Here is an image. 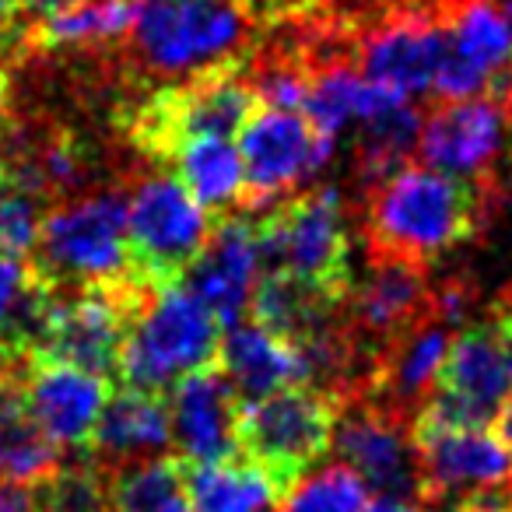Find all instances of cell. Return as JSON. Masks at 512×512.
I'll return each instance as SVG.
<instances>
[{"instance_id":"cell-11","label":"cell","mask_w":512,"mask_h":512,"mask_svg":"<svg viewBox=\"0 0 512 512\" xmlns=\"http://www.w3.org/2000/svg\"><path fill=\"white\" fill-rule=\"evenodd\" d=\"M411 432L421 463V502L456 512L512 491V446L488 425H446L414 414Z\"/></svg>"},{"instance_id":"cell-17","label":"cell","mask_w":512,"mask_h":512,"mask_svg":"<svg viewBox=\"0 0 512 512\" xmlns=\"http://www.w3.org/2000/svg\"><path fill=\"white\" fill-rule=\"evenodd\" d=\"M344 306H348L344 323L351 337L383 358L393 341L411 334L418 323L432 316V288H428L425 264L369 253V271L358 285L351 281Z\"/></svg>"},{"instance_id":"cell-33","label":"cell","mask_w":512,"mask_h":512,"mask_svg":"<svg viewBox=\"0 0 512 512\" xmlns=\"http://www.w3.org/2000/svg\"><path fill=\"white\" fill-rule=\"evenodd\" d=\"M43 200L25 193L22 186L11 179L8 190H0V256H29L39 242V214Z\"/></svg>"},{"instance_id":"cell-22","label":"cell","mask_w":512,"mask_h":512,"mask_svg":"<svg viewBox=\"0 0 512 512\" xmlns=\"http://www.w3.org/2000/svg\"><path fill=\"white\" fill-rule=\"evenodd\" d=\"M218 369L225 372L242 404L302 383V362L295 344L246 320L228 330V337L221 341Z\"/></svg>"},{"instance_id":"cell-16","label":"cell","mask_w":512,"mask_h":512,"mask_svg":"<svg viewBox=\"0 0 512 512\" xmlns=\"http://www.w3.org/2000/svg\"><path fill=\"white\" fill-rule=\"evenodd\" d=\"M446 57L432 92L439 99L491 95L512 67V18L498 0H449L442 8Z\"/></svg>"},{"instance_id":"cell-31","label":"cell","mask_w":512,"mask_h":512,"mask_svg":"<svg viewBox=\"0 0 512 512\" xmlns=\"http://www.w3.org/2000/svg\"><path fill=\"white\" fill-rule=\"evenodd\" d=\"M369 484L344 463L320 470L309 481H295L281 498V512H365Z\"/></svg>"},{"instance_id":"cell-3","label":"cell","mask_w":512,"mask_h":512,"mask_svg":"<svg viewBox=\"0 0 512 512\" xmlns=\"http://www.w3.org/2000/svg\"><path fill=\"white\" fill-rule=\"evenodd\" d=\"M512 400V295L453 334L439 383L418 414L446 425H491Z\"/></svg>"},{"instance_id":"cell-13","label":"cell","mask_w":512,"mask_h":512,"mask_svg":"<svg viewBox=\"0 0 512 512\" xmlns=\"http://www.w3.org/2000/svg\"><path fill=\"white\" fill-rule=\"evenodd\" d=\"M334 137L320 134L299 109L260 106L239 130V158L246 176L242 207H264L292 193L323 169Z\"/></svg>"},{"instance_id":"cell-18","label":"cell","mask_w":512,"mask_h":512,"mask_svg":"<svg viewBox=\"0 0 512 512\" xmlns=\"http://www.w3.org/2000/svg\"><path fill=\"white\" fill-rule=\"evenodd\" d=\"M22 397L32 421L53 446L85 449L92 446L95 425L109 400V386L102 376L74 365L29 358L22 372Z\"/></svg>"},{"instance_id":"cell-28","label":"cell","mask_w":512,"mask_h":512,"mask_svg":"<svg viewBox=\"0 0 512 512\" xmlns=\"http://www.w3.org/2000/svg\"><path fill=\"white\" fill-rule=\"evenodd\" d=\"M421 113L411 106V99H390L376 109L365 123H358L355 141V165L362 186H376L379 179L404 169L411 151L418 148Z\"/></svg>"},{"instance_id":"cell-41","label":"cell","mask_w":512,"mask_h":512,"mask_svg":"<svg viewBox=\"0 0 512 512\" xmlns=\"http://www.w3.org/2000/svg\"><path fill=\"white\" fill-rule=\"evenodd\" d=\"M239 4H246V8H249V0H239Z\"/></svg>"},{"instance_id":"cell-10","label":"cell","mask_w":512,"mask_h":512,"mask_svg":"<svg viewBox=\"0 0 512 512\" xmlns=\"http://www.w3.org/2000/svg\"><path fill=\"white\" fill-rule=\"evenodd\" d=\"M211 211L176 176H151L127 197L130 274L151 288L179 285L211 235Z\"/></svg>"},{"instance_id":"cell-26","label":"cell","mask_w":512,"mask_h":512,"mask_svg":"<svg viewBox=\"0 0 512 512\" xmlns=\"http://www.w3.org/2000/svg\"><path fill=\"white\" fill-rule=\"evenodd\" d=\"M337 309H341V302H334L330 295L271 271L267 278L256 281L249 313H253V320L260 327L271 330V334L299 344L316 337L320 330L334 327Z\"/></svg>"},{"instance_id":"cell-32","label":"cell","mask_w":512,"mask_h":512,"mask_svg":"<svg viewBox=\"0 0 512 512\" xmlns=\"http://www.w3.org/2000/svg\"><path fill=\"white\" fill-rule=\"evenodd\" d=\"M39 509L43 512H109L106 477L95 467H60L53 477L39 481Z\"/></svg>"},{"instance_id":"cell-27","label":"cell","mask_w":512,"mask_h":512,"mask_svg":"<svg viewBox=\"0 0 512 512\" xmlns=\"http://www.w3.org/2000/svg\"><path fill=\"white\" fill-rule=\"evenodd\" d=\"M390 99H397V95L376 88L355 67L327 64L320 71H309V92L302 102V113L320 134L337 137L351 123H365Z\"/></svg>"},{"instance_id":"cell-9","label":"cell","mask_w":512,"mask_h":512,"mask_svg":"<svg viewBox=\"0 0 512 512\" xmlns=\"http://www.w3.org/2000/svg\"><path fill=\"white\" fill-rule=\"evenodd\" d=\"M39 271L53 285H95L130 274L127 197L95 193L53 207L39 225Z\"/></svg>"},{"instance_id":"cell-34","label":"cell","mask_w":512,"mask_h":512,"mask_svg":"<svg viewBox=\"0 0 512 512\" xmlns=\"http://www.w3.org/2000/svg\"><path fill=\"white\" fill-rule=\"evenodd\" d=\"M0 512H43L39 509V484L0 477Z\"/></svg>"},{"instance_id":"cell-29","label":"cell","mask_w":512,"mask_h":512,"mask_svg":"<svg viewBox=\"0 0 512 512\" xmlns=\"http://www.w3.org/2000/svg\"><path fill=\"white\" fill-rule=\"evenodd\" d=\"M109 512H193L186 491V463L148 456L116 463L106 477Z\"/></svg>"},{"instance_id":"cell-35","label":"cell","mask_w":512,"mask_h":512,"mask_svg":"<svg viewBox=\"0 0 512 512\" xmlns=\"http://www.w3.org/2000/svg\"><path fill=\"white\" fill-rule=\"evenodd\" d=\"M71 4H78V0H18V11H25V15H32L39 22V18L57 15V11L71 8Z\"/></svg>"},{"instance_id":"cell-40","label":"cell","mask_w":512,"mask_h":512,"mask_svg":"<svg viewBox=\"0 0 512 512\" xmlns=\"http://www.w3.org/2000/svg\"><path fill=\"white\" fill-rule=\"evenodd\" d=\"M11 186V172H8V165L0 162V190H8Z\"/></svg>"},{"instance_id":"cell-4","label":"cell","mask_w":512,"mask_h":512,"mask_svg":"<svg viewBox=\"0 0 512 512\" xmlns=\"http://www.w3.org/2000/svg\"><path fill=\"white\" fill-rule=\"evenodd\" d=\"M218 348V320L190 288H155L123 344L120 379L134 390L165 393L190 372L218 365Z\"/></svg>"},{"instance_id":"cell-1","label":"cell","mask_w":512,"mask_h":512,"mask_svg":"<svg viewBox=\"0 0 512 512\" xmlns=\"http://www.w3.org/2000/svg\"><path fill=\"white\" fill-rule=\"evenodd\" d=\"M502 190L446 176L428 165H404L365 190L369 253L428 264L474 239L498 207Z\"/></svg>"},{"instance_id":"cell-19","label":"cell","mask_w":512,"mask_h":512,"mask_svg":"<svg viewBox=\"0 0 512 512\" xmlns=\"http://www.w3.org/2000/svg\"><path fill=\"white\" fill-rule=\"evenodd\" d=\"M260 242L256 228L242 218L214 221L207 246L186 271L190 292L211 309L221 330H232L246 320L260 281Z\"/></svg>"},{"instance_id":"cell-21","label":"cell","mask_w":512,"mask_h":512,"mask_svg":"<svg viewBox=\"0 0 512 512\" xmlns=\"http://www.w3.org/2000/svg\"><path fill=\"white\" fill-rule=\"evenodd\" d=\"M57 299L60 285L39 264H25V256H0V369H15L36 355Z\"/></svg>"},{"instance_id":"cell-23","label":"cell","mask_w":512,"mask_h":512,"mask_svg":"<svg viewBox=\"0 0 512 512\" xmlns=\"http://www.w3.org/2000/svg\"><path fill=\"white\" fill-rule=\"evenodd\" d=\"M172 442V414L169 400L155 390H120L106 400L102 418L95 425L92 446L99 456L116 463L148 460V456L169 449Z\"/></svg>"},{"instance_id":"cell-5","label":"cell","mask_w":512,"mask_h":512,"mask_svg":"<svg viewBox=\"0 0 512 512\" xmlns=\"http://www.w3.org/2000/svg\"><path fill=\"white\" fill-rule=\"evenodd\" d=\"M260 109L253 78L242 74V57L197 71L176 88H165L137 109L130 134L155 162H165L179 141L190 137H225L232 141L249 116Z\"/></svg>"},{"instance_id":"cell-36","label":"cell","mask_w":512,"mask_h":512,"mask_svg":"<svg viewBox=\"0 0 512 512\" xmlns=\"http://www.w3.org/2000/svg\"><path fill=\"white\" fill-rule=\"evenodd\" d=\"M365 512H421V505L397 502V498H376V502L365 505Z\"/></svg>"},{"instance_id":"cell-8","label":"cell","mask_w":512,"mask_h":512,"mask_svg":"<svg viewBox=\"0 0 512 512\" xmlns=\"http://www.w3.org/2000/svg\"><path fill=\"white\" fill-rule=\"evenodd\" d=\"M155 288L134 274L116 281L78 285L74 295H60L36 355L46 362H64L92 376H120V355L137 313Z\"/></svg>"},{"instance_id":"cell-12","label":"cell","mask_w":512,"mask_h":512,"mask_svg":"<svg viewBox=\"0 0 512 512\" xmlns=\"http://www.w3.org/2000/svg\"><path fill=\"white\" fill-rule=\"evenodd\" d=\"M418 155L435 172L502 190L512 155L509 109L498 95L439 99L432 113L421 116Z\"/></svg>"},{"instance_id":"cell-14","label":"cell","mask_w":512,"mask_h":512,"mask_svg":"<svg viewBox=\"0 0 512 512\" xmlns=\"http://www.w3.org/2000/svg\"><path fill=\"white\" fill-rule=\"evenodd\" d=\"M334 446L344 467L355 470L383 498L421 505V463L411 418L376 400H351L341 407Z\"/></svg>"},{"instance_id":"cell-20","label":"cell","mask_w":512,"mask_h":512,"mask_svg":"<svg viewBox=\"0 0 512 512\" xmlns=\"http://www.w3.org/2000/svg\"><path fill=\"white\" fill-rule=\"evenodd\" d=\"M239 404V393L218 365L190 372L172 386V442L186 463H214L239 453L235 439Z\"/></svg>"},{"instance_id":"cell-25","label":"cell","mask_w":512,"mask_h":512,"mask_svg":"<svg viewBox=\"0 0 512 512\" xmlns=\"http://www.w3.org/2000/svg\"><path fill=\"white\" fill-rule=\"evenodd\" d=\"M165 162L176 165V179L204 211H225L232 204H242V197H246L239 148L225 137L179 141Z\"/></svg>"},{"instance_id":"cell-15","label":"cell","mask_w":512,"mask_h":512,"mask_svg":"<svg viewBox=\"0 0 512 512\" xmlns=\"http://www.w3.org/2000/svg\"><path fill=\"white\" fill-rule=\"evenodd\" d=\"M358 71L397 99L432 92L435 74L446 57L442 11L397 8L372 22L355 43Z\"/></svg>"},{"instance_id":"cell-38","label":"cell","mask_w":512,"mask_h":512,"mask_svg":"<svg viewBox=\"0 0 512 512\" xmlns=\"http://www.w3.org/2000/svg\"><path fill=\"white\" fill-rule=\"evenodd\" d=\"M15 18H18V0H0V36L15 29Z\"/></svg>"},{"instance_id":"cell-7","label":"cell","mask_w":512,"mask_h":512,"mask_svg":"<svg viewBox=\"0 0 512 512\" xmlns=\"http://www.w3.org/2000/svg\"><path fill=\"white\" fill-rule=\"evenodd\" d=\"M249 32L239 0H137L134 53L155 74H197L235 57Z\"/></svg>"},{"instance_id":"cell-24","label":"cell","mask_w":512,"mask_h":512,"mask_svg":"<svg viewBox=\"0 0 512 512\" xmlns=\"http://www.w3.org/2000/svg\"><path fill=\"white\" fill-rule=\"evenodd\" d=\"M186 491L193 512H267L285 498L267 470L256 467L249 456L186 463Z\"/></svg>"},{"instance_id":"cell-6","label":"cell","mask_w":512,"mask_h":512,"mask_svg":"<svg viewBox=\"0 0 512 512\" xmlns=\"http://www.w3.org/2000/svg\"><path fill=\"white\" fill-rule=\"evenodd\" d=\"M341 407V400L316 386H288L271 397L239 404L235 439L285 495L316 460L334 449Z\"/></svg>"},{"instance_id":"cell-39","label":"cell","mask_w":512,"mask_h":512,"mask_svg":"<svg viewBox=\"0 0 512 512\" xmlns=\"http://www.w3.org/2000/svg\"><path fill=\"white\" fill-rule=\"evenodd\" d=\"M495 421H498V435H502V439L512 446V400L502 407V411H498V418H495Z\"/></svg>"},{"instance_id":"cell-30","label":"cell","mask_w":512,"mask_h":512,"mask_svg":"<svg viewBox=\"0 0 512 512\" xmlns=\"http://www.w3.org/2000/svg\"><path fill=\"white\" fill-rule=\"evenodd\" d=\"M137 0H78L71 8L36 22L29 39L43 50H81V46L116 43L134 25Z\"/></svg>"},{"instance_id":"cell-37","label":"cell","mask_w":512,"mask_h":512,"mask_svg":"<svg viewBox=\"0 0 512 512\" xmlns=\"http://www.w3.org/2000/svg\"><path fill=\"white\" fill-rule=\"evenodd\" d=\"M8 106H11V88H8V71L0 64V137L8 130Z\"/></svg>"},{"instance_id":"cell-2","label":"cell","mask_w":512,"mask_h":512,"mask_svg":"<svg viewBox=\"0 0 512 512\" xmlns=\"http://www.w3.org/2000/svg\"><path fill=\"white\" fill-rule=\"evenodd\" d=\"M260 260L334 302L351 292V239L344 225V200L334 186L299 193L256 221Z\"/></svg>"}]
</instances>
